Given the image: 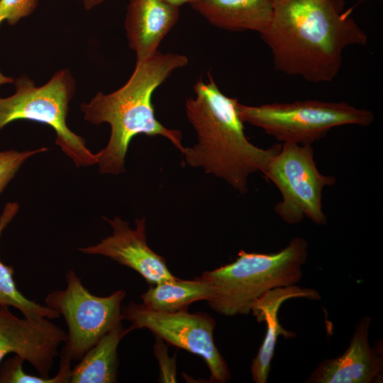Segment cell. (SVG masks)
<instances>
[{"instance_id":"1","label":"cell","mask_w":383,"mask_h":383,"mask_svg":"<svg viewBox=\"0 0 383 383\" xmlns=\"http://www.w3.org/2000/svg\"><path fill=\"white\" fill-rule=\"evenodd\" d=\"M345 5V0H275L272 22L260 33L275 67L310 82L332 81L344 50L367 42Z\"/></svg>"},{"instance_id":"2","label":"cell","mask_w":383,"mask_h":383,"mask_svg":"<svg viewBox=\"0 0 383 383\" xmlns=\"http://www.w3.org/2000/svg\"><path fill=\"white\" fill-rule=\"evenodd\" d=\"M188 62L184 55L157 51L136 62L131 77L121 88L109 94L99 92L89 103L81 104L86 121L95 125L107 123L111 127L109 142L98 162L101 174L117 175L125 171L129 144L138 135L166 138L184 152L181 131L167 128L156 119L152 96L174 71Z\"/></svg>"},{"instance_id":"3","label":"cell","mask_w":383,"mask_h":383,"mask_svg":"<svg viewBox=\"0 0 383 383\" xmlns=\"http://www.w3.org/2000/svg\"><path fill=\"white\" fill-rule=\"evenodd\" d=\"M194 91V96L187 99L185 107L198 142L185 148L182 154L184 162L202 167L239 192H246L249 175L263 172L280 145L262 149L248 140L238 112L239 101L224 95L210 73L208 80L196 82Z\"/></svg>"},{"instance_id":"4","label":"cell","mask_w":383,"mask_h":383,"mask_svg":"<svg viewBox=\"0 0 383 383\" xmlns=\"http://www.w3.org/2000/svg\"><path fill=\"white\" fill-rule=\"evenodd\" d=\"M308 246L304 238L296 237L274 253L242 250L233 262L203 272L201 277L213 289L209 305L226 316L249 314L254 302L266 292L300 282L309 255Z\"/></svg>"},{"instance_id":"5","label":"cell","mask_w":383,"mask_h":383,"mask_svg":"<svg viewBox=\"0 0 383 383\" xmlns=\"http://www.w3.org/2000/svg\"><path fill=\"white\" fill-rule=\"evenodd\" d=\"M14 81L15 93L0 97V131L16 120H30L50 126L56 144L77 167L98 164L101 150L93 153L84 139L67 125L69 103L75 92V81L68 70L57 71L45 84L36 87L27 76Z\"/></svg>"},{"instance_id":"6","label":"cell","mask_w":383,"mask_h":383,"mask_svg":"<svg viewBox=\"0 0 383 383\" xmlns=\"http://www.w3.org/2000/svg\"><path fill=\"white\" fill-rule=\"evenodd\" d=\"M243 123L259 127L277 140L311 145L333 128L344 125L368 126L374 114L346 102L306 100L246 106L238 102Z\"/></svg>"},{"instance_id":"7","label":"cell","mask_w":383,"mask_h":383,"mask_svg":"<svg viewBox=\"0 0 383 383\" xmlns=\"http://www.w3.org/2000/svg\"><path fill=\"white\" fill-rule=\"evenodd\" d=\"M67 287L52 290L45 297L46 306L62 316L68 332L60 359L79 360L106 333L122 323L121 303L126 292L120 289L107 296H98L84 287L72 270L67 272Z\"/></svg>"},{"instance_id":"8","label":"cell","mask_w":383,"mask_h":383,"mask_svg":"<svg viewBox=\"0 0 383 383\" xmlns=\"http://www.w3.org/2000/svg\"><path fill=\"white\" fill-rule=\"evenodd\" d=\"M280 191L282 200L274 211L286 223L295 224L306 216L323 226L327 218L322 209V192L335 182L333 176L318 170L311 145L284 143L262 172Z\"/></svg>"},{"instance_id":"9","label":"cell","mask_w":383,"mask_h":383,"mask_svg":"<svg viewBox=\"0 0 383 383\" xmlns=\"http://www.w3.org/2000/svg\"><path fill=\"white\" fill-rule=\"evenodd\" d=\"M121 313L123 319L131 323L130 331L148 328L160 339L201 356L208 365L213 382L225 383L231 379L227 363L213 341L216 321L211 316L189 313L187 310L160 312L133 301L123 306Z\"/></svg>"},{"instance_id":"10","label":"cell","mask_w":383,"mask_h":383,"mask_svg":"<svg viewBox=\"0 0 383 383\" xmlns=\"http://www.w3.org/2000/svg\"><path fill=\"white\" fill-rule=\"evenodd\" d=\"M66 340L67 333L47 318H20L0 306V364L7 354L15 353L49 378L57 348Z\"/></svg>"},{"instance_id":"11","label":"cell","mask_w":383,"mask_h":383,"mask_svg":"<svg viewBox=\"0 0 383 383\" xmlns=\"http://www.w3.org/2000/svg\"><path fill=\"white\" fill-rule=\"evenodd\" d=\"M103 218L111 226L112 235L94 245L80 248L79 251L108 257L134 270L151 285L177 278L168 270L165 258L148 246L145 217L135 221V229L118 216Z\"/></svg>"},{"instance_id":"12","label":"cell","mask_w":383,"mask_h":383,"mask_svg":"<svg viewBox=\"0 0 383 383\" xmlns=\"http://www.w3.org/2000/svg\"><path fill=\"white\" fill-rule=\"evenodd\" d=\"M372 318L356 324L348 348L335 358L323 360L306 383H380L383 382V342H369Z\"/></svg>"},{"instance_id":"13","label":"cell","mask_w":383,"mask_h":383,"mask_svg":"<svg viewBox=\"0 0 383 383\" xmlns=\"http://www.w3.org/2000/svg\"><path fill=\"white\" fill-rule=\"evenodd\" d=\"M292 299H306L310 301L321 299L318 291L311 288H303L296 284L272 289L252 304L251 312L257 322H265L267 330L264 340L253 359L251 374L255 383H266L270 371L271 361L279 335L285 339L296 337V333L284 329L279 323L278 313L282 304Z\"/></svg>"},{"instance_id":"14","label":"cell","mask_w":383,"mask_h":383,"mask_svg":"<svg viewBox=\"0 0 383 383\" xmlns=\"http://www.w3.org/2000/svg\"><path fill=\"white\" fill-rule=\"evenodd\" d=\"M179 7L165 0H130L125 29L136 62L144 61L158 50L161 41L177 23Z\"/></svg>"},{"instance_id":"15","label":"cell","mask_w":383,"mask_h":383,"mask_svg":"<svg viewBox=\"0 0 383 383\" xmlns=\"http://www.w3.org/2000/svg\"><path fill=\"white\" fill-rule=\"evenodd\" d=\"M275 0H194L191 6L213 26L260 34L270 25Z\"/></svg>"},{"instance_id":"16","label":"cell","mask_w":383,"mask_h":383,"mask_svg":"<svg viewBox=\"0 0 383 383\" xmlns=\"http://www.w3.org/2000/svg\"><path fill=\"white\" fill-rule=\"evenodd\" d=\"M130 331L122 323L112 328L91 347L71 369L70 383H113L117 382L118 345Z\"/></svg>"},{"instance_id":"17","label":"cell","mask_w":383,"mask_h":383,"mask_svg":"<svg viewBox=\"0 0 383 383\" xmlns=\"http://www.w3.org/2000/svg\"><path fill=\"white\" fill-rule=\"evenodd\" d=\"M213 296L211 285L201 277L193 280L176 278L152 285L140 297L143 304L154 311L173 313L187 310L193 302L209 300Z\"/></svg>"},{"instance_id":"18","label":"cell","mask_w":383,"mask_h":383,"mask_svg":"<svg viewBox=\"0 0 383 383\" xmlns=\"http://www.w3.org/2000/svg\"><path fill=\"white\" fill-rule=\"evenodd\" d=\"M19 209L17 202H7L0 216V238L8 224ZM14 270L0 260V306H13L19 310L25 318L37 319L57 318L60 314L47 306L40 305L27 299L16 287L13 279Z\"/></svg>"},{"instance_id":"19","label":"cell","mask_w":383,"mask_h":383,"mask_svg":"<svg viewBox=\"0 0 383 383\" xmlns=\"http://www.w3.org/2000/svg\"><path fill=\"white\" fill-rule=\"evenodd\" d=\"M25 360L20 356L6 359L0 365V383H67L71 372V361L60 359V370L53 377L45 378L24 372L23 363Z\"/></svg>"},{"instance_id":"20","label":"cell","mask_w":383,"mask_h":383,"mask_svg":"<svg viewBox=\"0 0 383 383\" xmlns=\"http://www.w3.org/2000/svg\"><path fill=\"white\" fill-rule=\"evenodd\" d=\"M48 150L47 148H40L34 150L0 151V195L26 160L37 153Z\"/></svg>"},{"instance_id":"21","label":"cell","mask_w":383,"mask_h":383,"mask_svg":"<svg viewBox=\"0 0 383 383\" xmlns=\"http://www.w3.org/2000/svg\"><path fill=\"white\" fill-rule=\"evenodd\" d=\"M40 0H0V24L6 21L15 26L21 18L32 14ZM3 74L0 72V79Z\"/></svg>"},{"instance_id":"22","label":"cell","mask_w":383,"mask_h":383,"mask_svg":"<svg viewBox=\"0 0 383 383\" xmlns=\"http://www.w3.org/2000/svg\"><path fill=\"white\" fill-rule=\"evenodd\" d=\"M83 4L87 10H91L94 7L101 4L106 0H78Z\"/></svg>"},{"instance_id":"23","label":"cell","mask_w":383,"mask_h":383,"mask_svg":"<svg viewBox=\"0 0 383 383\" xmlns=\"http://www.w3.org/2000/svg\"><path fill=\"white\" fill-rule=\"evenodd\" d=\"M165 1L168 2L170 4H172L178 7L185 4H190L191 3L194 1V0H165Z\"/></svg>"}]
</instances>
